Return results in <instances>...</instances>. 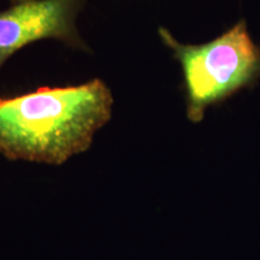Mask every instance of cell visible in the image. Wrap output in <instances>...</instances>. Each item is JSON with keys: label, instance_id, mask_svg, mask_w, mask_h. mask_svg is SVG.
Masks as SVG:
<instances>
[{"label": "cell", "instance_id": "1", "mask_svg": "<svg viewBox=\"0 0 260 260\" xmlns=\"http://www.w3.org/2000/svg\"><path fill=\"white\" fill-rule=\"evenodd\" d=\"M113 96L99 79L0 96V154L9 160L60 165L86 152L111 119Z\"/></svg>", "mask_w": 260, "mask_h": 260}, {"label": "cell", "instance_id": "2", "mask_svg": "<svg viewBox=\"0 0 260 260\" xmlns=\"http://www.w3.org/2000/svg\"><path fill=\"white\" fill-rule=\"evenodd\" d=\"M158 35L181 67L186 115L191 123L203 122L207 109L260 82V46L245 18L204 44H183L164 27L158 28Z\"/></svg>", "mask_w": 260, "mask_h": 260}, {"label": "cell", "instance_id": "3", "mask_svg": "<svg viewBox=\"0 0 260 260\" xmlns=\"http://www.w3.org/2000/svg\"><path fill=\"white\" fill-rule=\"evenodd\" d=\"M86 2L17 0L0 10V69L21 48L46 39L89 52L76 24Z\"/></svg>", "mask_w": 260, "mask_h": 260}, {"label": "cell", "instance_id": "4", "mask_svg": "<svg viewBox=\"0 0 260 260\" xmlns=\"http://www.w3.org/2000/svg\"><path fill=\"white\" fill-rule=\"evenodd\" d=\"M14 2H17V0H9V3H14Z\"/></svg>", "mask_w": 260, "mask_h": 260}]
</instances>
